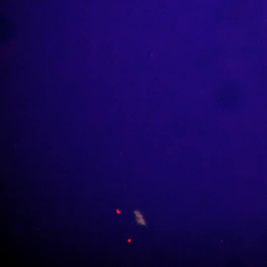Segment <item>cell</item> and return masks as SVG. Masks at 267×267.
Wrapping results in <instances>:
<instances>
[{"label": "cell", "mask_w": 267, "mask_h": 267, "mask_svg": "<svg viewBox=\"0 0 267 267\" xmlns=\"http://www.w3.org/2000/svg\"><path fill=\"white\" fill-rule=\"evenodd\" d=\"M14 32L13 23L10 21H0V39L2 42H5L11 37Z\"/></svg>", "instance_id": "1"}, {"label": "cell", "mask_w": 267, "mask_h": 267, "mask_svg": "<svg viewBox=\"0 0 267 267\" xmlns=\"http://www.w3.org/2000/svg\"><path fill=\"white\" fill-rule=\"evenodd\" d=\"M134 213L136 217V222L138 224H141L143 226H147V224L145 220L143 218V216L142 214L137 210H134Z\"/></svg>", "instance_id": "2"}, {"label": "cell", "mask_w": 267, "mask_h": 267, "mask_svg": "<svg viewBox=\"0 0 267 267\" xmlns=\"http://www.w3.org/2000/svg\"><path fill=\"white\" fill-rule=\"evenodd\" d=\"M117 212H118L119 214L120 213V212L118 210H117Z\"/></svg>", "instance_id": "3"}]
</instances>
